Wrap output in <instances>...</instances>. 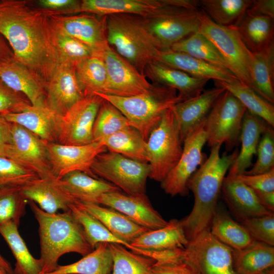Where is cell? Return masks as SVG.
Instances as JSON below:
<instances>
[{
  "label": "cell",
  "mask_w": 274,
  "mask_h": 274,
  "mask_svg": "<svg viewBox=\"0 0 274 274\" xmlns=\"http://www.w3.org/2000/svg\"><path fill=\"white\" fill-rule=\"evenodd\" d=\"M11 142V123L0 115V155L4 156L5 149Z\"/></svg>",
  "instance_id": "cell-56"
},
{
  "label": "cell",
  "mask_w": 274,
  "mask_h": 274,
  "mask_svg": "<svg viewBox=\"0 0 274 274\" xmlns=\"http://www.w3.org/2000/svg\"><path fill=\"white\" fill-rule=\"evenodd\" d=\"M235 177L254 191H274V168L260 174H242Z\"/></svg>",
  "instance_id": "cell-53"
},
{
  "label": "cell",
  "mask_w": 274,
  "mask_h": 274,
  "mask_svg": "<svg viewBox=\"0 0 274 274\" xmlns=\"http://www.w3.org/2000/svg\"><path fill=\"white\" fill-rule=\"evenodd\" d=\"M11 142L4 156L35 173L40 178H55L48 158L47 142L23 127L11 123Z\"/></svg>",
  "instance_id": "cell-14"
},
{
  "label": "cell",
  "mask_w": 274,
  "mask_h": 274,
  "mask_svg": "<svg viewBox=\"0 0 274 274\" xmlns=\"http://www.w3.org/2000/svg\"><path fill=\"white\" fill-rule=\"evenodd\" d=\"M170 49L229 71L228 64L217 48L198 31L174 44Z\"/></svg>",
  "instance_id": "cell-43"
},
{
  "label": "cell",
  "mask_w": 274,
  "mask_h": 274,
  "mask_svg": "<svg viewBox=\"0 0 274 274\" xmlns=\"http://www.w3.org/2000/svg\"><path fill=\"white\" fill-rule=\"evenodd\" d=\"M92 173L117 187L125 193H146V182L150 174L148 163L107 151L98 154L91 167Z\"/></svg>",
  "instance_id": "cell-9"
},
{
  "label": "cell",
  "mask_w": 274,
  "mask_h": 274,
  "mask_svg": "<svg viewBox=\"0 0 274 274\" xmlns=\"http://www.w3.org/2000/svg\"><path fill=\"white\" fill-rule=\"evenodd\" d=\"M99 143L109 151L148 163L146 141L138 130L131 126L102 139Z\"/></svg>",
  "instance_id": "cell-40"
},
{
  "label": "cell",
  "mask_w": 274,
  "mask_h": 274,
  "mask_svg": "<svg viewBox=\"0 0 274 274\" xmlns=\"http://www.w3.org/2000/svg\"><path fill=\"white\" fill-rule=\"evenodd\" d=\"M249 74L250 87L269 102L274 104V43L251 52Z\"/></svg>",
  "instance_id": "cell-32"
},
{
  "label": "cell",
  "mask_w": 274,
  "mask_h": 274,
  "mask_svg": "<svg viewBox=\"0 0 274 274\" xmlns=\"http://www.w3.org/2000/svg\"><path fill=\"white\" fill-rule=\"evenodd\" d=\"M47 146L52 174L55 179L74 171L82 172L97 178L91 170L92 164L98 154L107 151L104 145L97 142L84 145L47 143Z\"/></svg>",
  "instance_id": "cell-16"
},
{
  "label": "cell",
  "mask_w": 274,
  "mask_h": 274,
  "mask_svg": "<svg viewBox=\"0 0 274 274\" xmlns=\"http://www.w3.org/2000/svg\"><path fill=\"white\" fill-rule=\"evenodd\" d=\"M191 0H82V13L104 16L127 14L148 17L174 6L186 5Z\"/></svg>",
  "instance_id": "cell-20"
},
{
  "label": "cell",
  "mask_w": 274,
  "mask_h": 274,
  "mask_svg": "<svg viewBox=\"0 0 274 274\" xmlns=\"http://www.w3.org/2000/svg\"><path fill=\"white\" fill-rule=\"evenodd\" d=\"M74 203L95 217L115 236L129 244L149 230L111 208L78 201Z\"/></svg>",
  "instance_id": "cell-30"
},
{
  "label": "cell",
  "mask_w": 274,
  "mask_h": 274,
  "mask_svg": "<svg viewBox=\"0 0 274 274\" xmlns=\"http://www.w3.org/2000/svg\"><path fill=\"white\" fill-rule=\"evenodd\" d=\"M260 203L266 209L273 212L274 191H254Z\"/></svg>",
  "instance_id": "cell-57"
},
{
  "label": "cell",
  "mask_w": 274,
  "mask_h": 274,
  "mask_svg": "<svg viewBox=\"0 0 274 274\" xmlns=\"http://www.w3.org/2000/svg\"><path fill=\"white\" fill-rule=\"evenodd\" d=\"M108 44L119 55L144 75L147 65L160 51L145 28L141 17L114 14L106 16Z\"/></svg>",
  "instance_id": "cell-5"
},
{
  "label": "cell",
  "mask_w": 274,
  "mask_h": 274,
  "mask_svg": "<svg viewBox=\"0 0 274 274\" xmlns=\"http://www.w3.org/2000/svg\"><path fill=\"white\" fill-rule=\"evenodd\" d=\"M216 87L223 88L231 93L253 114L274 127V106L251 88L239 80L233 82L214 81Z\"/></svg>",
  "instance_id": "cell-39"
},
{
  "label": "cell",
  "mask_w": 274,
  "mask_h": 274,
  "mask_svg": "<svg viewBox=\"0 0 274 274\" xmlns=\"http://www.w3.org/2000/svg\"><path fill=\"white\" fill-rule=\"evenodd\" d=\"M108 244L99 243L79 261L65 265L58 264L52 271L44 274H111L113 260Z\"/></svg>",
  "instance_id": "cell-37"
},
{
  "label": "cell",
  "mask_w": 274,
  "mask_h": 274,
  "mask_svg": "<svg viewBox=\"0 0 274 274\" xmlns=\"http://www.w3.org/2000/svg\"><path fill=\"white\" fill-rule=\"evenodd\" d=\"M102 101L96 94L86 95L63 115H58L56 143L84 145L92 143L93 124Z\"/></svg>",
  "instance_id": "cell-11"
},
{
  "label": "cell",
  "mask_w": 274,
  "mask_h": 274,
  "mask_svg": "<svg viewBox=\"0 0 274 274\" xmlns=\"http://www.w3.org/2000/svg\"><path fill=\"white\" fill-rule=\"evenodd\" d=\"M49 17L66 33L86 46L93 56L102 58L109 46L107 37L106 16L84 14Z\"/></svg>",
  "instance_id": "cell-18"
},
{
  "label": "cell",
  "mask_w": 274,
  "mask_h": 274,
  "mask_svg": "<svg viewBox=\"0 0 274 274\" xmlns=\"http://www.w3.org/2000/svg\"><path fill=\"white\" fill-rule=\"evenodd\" d=\"M0 34L14 59L45 86L60 63L49 38L47 16L30 1L0 0Z\"/></svg>",
  "instance_id": "cell-1"
},
{
  "label": "cell",
  "mask_w": 274,
  "mask_h": 274,
  "mask_svg": "<svg viewBox=\"0 0 274 274\" xmlns=\"http://www.w3.org/2000/svg\"><path fill=\"white\" fill-rule=\"evenodd\" d=\"M18 226L10 222L0 226V234L9 246L15 259L14 274H42V262L33 257L21 237Z\"/></svg>",
  "instance_id": "cell-36"
},
{
  "label": "cell",
  "mask_w": 274,
  "mask_h": 274,
  "mask_svg": "<svg viewBox=\"0 0 274 274\" xmlns=\"http://www.w3.org/2000/svg\"><path fill=\"white\" fill-rule=\"evenodd\" d=\"M28 203L39 224L42 274L54 270L60 257L66 253L74 252L84 256L94 250L70 210L51 214L32 201L28 200Z\"/></svg>",
  "instance_id": "cell-3"
},
{
  "label": "cell",
  "mask_w": 274,
  "mask_h": 274,
  "mask_svg": "<svg viewBox=\"0 0 274 274\" xmlns=\"http://www.w3.org/2000/svg\"><path fill=\"white\" fill-rule=\"evenodd\" d=\"M225 91L216 87L199 95L182 101L172 109L183 143L188 133L208 116L218 97Z\"/></svg>",
  "instance_id": "cell-21"
},
{
  "label": "cell",
  "mask_w": 274,
  "mask_h": 274,
  "mask_svg": "<svg viewBox=\"0 0 274 274\" xmlns=\"http://www.w3.org/2000/svg\"><path fill=\"white\" fill-rule=\"evenodd\" d=\"M0 274H9V273L0 265Z\"/></svg>",
  "instance_id": "cell-61"
},
{
  "label": "cell",
  "mask_w": 274,
  "mask_h": 274,
  "mask_svg": "<svg viewBox=\"0 0 274 274\" xmlns=\"http://www.w3.org/2000/svg\"><path fill=\"white\" fill-rule=\"evenodd\" d=\"M102 59L108 76L106 94L131 96L147 92L152 88L153 83H150L145 75L110 46Z\"/></svg>",
  "instance_id": "cell-15"
},
{
  "label": "cell",
  "mask_w": 274,
  "mask_h": 274,
  "mask_svg": "<svg viewBox=\"0 0 274 274\" xmlns=\"http://www.w3.org/2000/svg\"><path fill=\"white\" fill-rule=\"evenodd\" d=\"M97 204L122 213L132 221L149 230L166 226L168 222L154 209L146 193L128 194L121 191L102 194Z\"/></svg>",
  "instance_id": "cell-19"
},
{
  "label": "cell",
  "mask_w": 274,
  "mask_h": 274,
  "mask_svg": "<svg viewBox=\"0 0 274 274\" xmlns=\"http://www.w3.org/2000/svg\"><path fill=\"white\" fill-rule=\"evenodd\" d=\"M198 31L217 48L238 79L250 87L249 66L251 52L233 26H223L214 22L202 10L199 11Z\"/></svg>",
  "instance_id": "cell-10"
},
{
  "label": "cell",
  "mask_w": 274,
  "mask_h": 274,
  "mask_svg": "<svg viewBox=\"0 0 274 274\" xmlns=\"http://www.w3.org/2000/svg\"><path fill=\"white\" fill-rule=\"evenodd\" d=\"M152 271L154 274H198L194 267L185 259L172 263H155Z\"/></svg>",
  "instance_id": "cell-54"
},
{
  "label": "cell",
  "mask_w": 274,
  "mask_h": 274,
  "mask_svg": "<svg viewBox=\"0 0 274 274\" xmlns=\"http://www.w3.org/2000/svg\"><path fill=\"white\" fill-rule=\"evenodd\" d=\"M257 159L244 174L253 175L266 173L274 168V132L268 125L262 133L257 148Z\"/></svg>",
  "instance_id": "cell-49"
},
{
  "label": "cell",
  "mask_w": 274,
  "mask_h": 274,
  "mask_svg": "<svg viewBox=\"0 0 274 274\" xmlns=\"http://www.w3.org/2000/svg\"><path fill=\"white\" fill-rule=\"evenodd\" d=\"M129 127L130 124L123 114L112 104L103 99L93 124V142H99Z\"/></svg>",
  "instance_id": "cell-46"
},
{
  "label": "cell",
  "mask_w": 274,
  "mask_h": 274,
  "mask_svg": "<svg viewBox=\"0 0 274 274\" xmlns=\"http://www.w3.org/2000/svg\"><path fill=\"white\" fill-rule=\"evenodd\" d=\"M248 13L265 16L274 19L273 0H252V2L246 11Z\"/></svg>",
  "instance_id": "cell-55"
},
{
  "label": "cell",
  "mask_w": 274,
  "mask_h": 274,
  "mask_svg": "<svg viewBox=\"0 0 274 274\" xmlns=\"http://www.w3.org/2000/svg\"><path fill=\"white\" fill-rule=\"evenodd\" d=\"M268 125L262 119L246 111L244 116L241 134V149L230 167L228 176L244 174L252 166L262 133Z\"/></svg>",
  "instance_id": "cell-27"
},
{
  "label": "cell",
  "mask_w": 274,
  "mask_h": 274,
  "mask_svg": "<svg viewBox=\"0 0 274 274\" xmlns=\"http://www.w3.org/2000/svg\"><path fill=\"white\" fill-rule=\"evenodd\" d=\"M241 224L254 241L273 247V213L268 215L243 220Z\"/></svg>",
  "instance_id": "cell-50"
},
{
  "label": "cell",
  "mask_w": 274,
  "mask_h": 274,
  "mask_svg": "<svg viewBox=\"0 0 274 274\" xmlns=\"http://www.w3.org/2000/svg\"><path fill=\"white\" fill-rule=\"evenodd\" d=\"M221 146L211 148L208 158L187 182V188L194 195V204L189 215L180 222L189 241L209 227L226 173L238 154L236 149L231 154L225 153L221 156Z\"/></svg>",
  "instance_id": "cell-2"
},
{
  "label": "cell",
  "mask_w": 274,
  "mask_h": 274,
  "mask_svg": "<svg viewBox=\"0 0 274 274\" xmlns=\"http://www.w3.org/2000/svg\"><path fill=\"white\" fill-rule=\"evenodd\" d=\"M27 203L20 186L0 187V226L10 222L19 225Z\"/></svg>",
  "instance_id": "cell-47"
},
{
  "label": "cell",
  "mask_w": 274,
  "mask_h": 274,
  "mask_svg": "<svg viewBox=\"0 0 274 274\" xmlns=\"http://www.w3.org/2000/svg\"><path fill=\"white\" fill-rule=\"evenodd\" d=\"M221 193L228 206L241 220L273 213L260 203L252 189L235 177H225Z\"/></svg>",
  "instance_id": "cell-25"
},
{
  "label": "cell",
  "mask_w": 274,
  "mask_h": 274,
  "mask_svg": "<svg viewBox=\"0 0 274 274\" xmlns=\"http://www.w3.org/2000/svg\"><path fill=\"white\" fill-rule=\"evenodd\" d=\"M185 259L198 274H238L233 261V249L217 240L209 227L189 242Z\"/></svg>",
  "instance_id": "cell-12"
},
{
  "label": "cell",
  "mask_w": 274,
  "mask_h": 274,
  "mask_svg": "<svg viewBox=\"0 0 274 274\" xmlns=\"http://www.w3.org/2000/svg\"><path fill=\"white\" fill-rule=\"evenodd\" d=\"M198 1L170 7L148 17H142L143 25L160 50L169 49L176 43L198 31Z\"/></svg>",
  "instance_id": "cell-6"
},
{
  "label": "cell",
  "mask_w": 274,
  "mask_h": 274,
  "mask_svg": "<svg viewBox=\"0 0 274 274\" xmlns=\"http://www.w3.org/2000/svg\"><path fill=\"white\" fill-rule=\"evenodd\" d=\"M0 265L9 274H14L11 264L0 254Z\"/></svg>",
  "instance_id": "cell-59"
},
{
  "label": "cell",
  "mask_w": 274,
  "mask_h": 274,
  "mask_svg": "<svg viewBox=\"0 0 274 274\" xmlns=\"http://www.w3.org/2000/svg\"><path fill=\"white\" fill-rule=\"evenodd\" d=\"M232 26L251 52L260 51L274 43L273 19L270 17L246 12Z\"/></svg>",
  "instance_id": "cell-33"
},
{
  "label": "cell",
  "mask_w": 274,
  "mask_h": 274,
  "mask_svg": "<svg viewBox=\"0 0 274 274\" xmlns=\"http://www.w3.org/2000/svg\"><path fill=\"white\" fill-rule=\"evenodd\" d=\"M108 245L113 260L111 274H154L152 267L156 261L153 259L129 251L120 244Z\"/></svg>",
  "instance_id": "cell-44"
},
{
  "label": "cell",
  "mask_w": 274,
  "mask_h": 274,
  "mask_svg": "<svg viewBox=\"0 0 274 274\" xmlns=\"http://www.w3.org/2000/svg\"><path fill=\"white\" fill-rule=\"evenodd\" d=\"M144 75L153 83L165 85L179 91L183 101L199 95L209 81L193 77L179 70L158 61H153L146 67Z\"/></svg>",
  "instance_id": "cell-22"
},
{
  "label": "cell",
  "mask_w": 274,
  "mask_h": 274,
  "mask_svg": "<svg viewBox=\"0 0 274 274\" xmlns=\"http://www.w3.org/2000/svg\"><path fill=\"white\" fill-rule=\"evenodd\" d=\"M30 105L23 94L12 89L0 78V115L21 112Z\"/></svg>",
  "instance_id": "cell-51"
},
{
  "label": "cell",
  "mask_w": 274,
  "mask_h": 274,
  "mask_svg": "<svg viewBox=\"0 0 274 274\" xmlns=\"http://www.w3.org/2000/svg\"><path fill=\"white\" fill-rule=\"evenodd\" d=\"M45 106L59 116L85 96L76 76L75 66L61 62L45 84Z\"/></svg>",
  "instance_id": "cell-17"
},
{
  "label": "cell",
  "mask_w": 274,
  "mask_h": 274,
  "mask_svg": "<svg viewBox=\"0 0 274 274\" xmlns=\"http://www.w3.org/2000/svg\"><path fill=\"white\" fill-rule=\"evenodd\" d=\"M70 210L82 226L87 239L93 249L98 244L107 243L120 244L131 251L135 250L134 247L115 236L95 217L75 203L70 205Z\"/></svg>",
  "instance_id": "cell-45"
},
{
  "label": "cell",
  "mask_w": 274,
  "mask_h": 274,
  "mask_svg": "<svg viewBox=\"0 0 274 274\" xmlns=\"http://www.w3.org/2000/svg\"><path fill=\"white\" fill-rule=\"evenodd\" d=\"M47 17L49 38L60 63L65 62L75 66L83 59L93 56L86 46L66 33L51 17Z\"/></svg>",
  "instance_id": "cell-38"
},
{
  "label": "cell",
  "mask_w": 274,
  "mask_h": 274,
  "mask_svg": "<svg viewBox=\"0 0 274 274\" xmlns=\"http://www.w3.org/2000/svg\"><path fill=\"white\" fill-rule=\"evenodd\" d=\"M211 233L221 243L233 250L243 249L254 240L246 229L217 207L209 226Z\"/></svg>",
  "instance_id": "cell-35"
},
{
  "label": "cell",
  "mask_w": 274,
  "mask_h": 274,
  "mask_svg": "<svg viewBox=\"0 0 274 274\" xmlns=\"http://www.w3.org/2000/svg\"><path fill=\"white\" fill-rule=\"evenodd\" d=\"M77 79L85 95L105 94L107 86V72L102 58L91 56L75 65Z\"/></svg>",
  "instance_id": "cell-41"
},
{
  "label": "cell",
  "mask_w": 274,
  "mask_h": 274,
  "mask_svg": "<svg viewBox=\"0 0 274 274\" xmlns=\"http://www.w3.org/2000/svg\"><path fill=\"white\" fill-rule=\"evenodd\" d=\"M153 83L149 91L134 96L96 94L117 108L128 120L130 126L138 130L146 141L165 112L183 101L176 89Z\"/></svg>",
  "instance_id": "cell-4"
},
{
  "label": "cell",
  "mask_w": 274,
  "mask_h": 274,
  "mask_svg": "<svg viewBox=\"0 0 274 274\" xmlns=\"http://www.w3.org/2000/svg\"><path fill=\"white\" fill-rule=\"evenodd\" d=\"M38 178L33 172L6 156L0 155V187H21Z\"/></svg>",
  "instance_id": "cell-48"
},
{
  "label": "cell",
  "mask_w": 274,
  "mask_h": 274,
  "mask_svg": "<svg viewBox=\"0 0 274 274\" xmlns=\"http://www.w3.org/2000/svg\"><path fill=\"white\" fill-rule=\"evenodd\" d=\"M155 60L197 78L229 83L239 80L229 71L170 49L159 51Z\"/></svg>",
  "instance_id": "cell-23"
},
{
  "label": "cell",
  "mask_w": 274,
  "mask_h": 274,
  "mask_svg": "<svg viewBox=\"0 0 274 274\" xmlns=\"http://www.w3.org/2000/svg\"><path fill=\"white\" fill-rule=\"evenodd\" d=\"M0 78L12 89L23 94L31 105L45 106L44 85L14 57L0 65Z\"/></svg>",
  "instance_id": "cell-26"
},
{
  "label": "cell",
  "mask_w": 274,
  "mask_h": 274,
  "mask_svg": "<svg viewBox=\"0 0 274 274\" xmlns=\"http://www.w3.org/2000/svg\"><path fill=\"white\" fill-rule=\"evenodd\" d=\"M2 116L8 122L23 127L47 143H57L58 115L45 106L30 105L21 112Z\"/></svg>",
  "instance_id": "cell-29"
},
{
  "label": "cell",
  "mask_w": 274,
  "mask_h": 274,
  "mask_svg": "<svg viewBox=\"0 0 274 274\" xmlns=\"http://www.w3.org/2000/svg\"><path fill=\"white\" fill-rule=\"evenodd\" d=\"M56 185L76 201L97 203L100 196L106 193L121 191L104 180L93 178L80 171L69 173L58 179Z\"/></svg>",
  "instance_id": "cell-24"
},
{
  "label": "cell",
  "mask_w": 274,
  "mask_h": 274,
  "mask_svg": "<svg viewBox=\"0 0 274 274\" xmlns=\"http://www.w3.org/2000/svg\"><path fill=\"white\" fill-rule=\"evenodd\" d=\"M54 179L38 178L20 187L21 192L26 199L32 201L47 213L67 212L76 201L56 185Z\"/></svg>",
  "instance_id": "cell-28"
},
{
  "label": "cell",
  "mask_w": 274,
  "mask_h": 274,
  "mask_svg": "<svg viewBox=\"0 0 274 274\" xmlns=\"http://www.w3.org/2000/svg\"><path fill=\"white\" fill-rule=\"evenodd\" d=\"M36 3L38 8L48 16H69L82 13L81 1L39 0Z\"/></svg>",
  "instance_id": "cell-52"
},
{
  "label": "cell",
  "mask_w": 274,
  "mask_h": 274,
  "mask_svg": "<svg viewBox=\"0 0 274 274\" xmlns=\"http://www.w3.org/2000/svg\"><path fill=\"white\" fill-rule=\"evenodd\" d=\"M189 242L180 221L172 219L164 227L143 233L130 245L142 250L163 251L185 249Z\"/></svg>",
  "instance_id": "cell-31"
},
{
  "label": "cell",
  "mask_w": 274,
  "mask_h": 274,
  "mask_svg": "<svg viewBox=\"0 0 274 274\" xmlns=\"http://www.w3.org/2000/svg\"><path fill=\"white\" fill-rule=\"evenodd\" d=\"M252 2V0H200L198 7L215 23L230 26L245 14Z\"/></svg>",
  "instance_id": "cell-42"
},
{
  "label": "cell",
  "mask_w": 274,
  "mask_h": 274,
  "mask_svg": "<svg viewBox=\"0 0 274 274\" xmlns=\"http://www.w3.org/2000/svg\"><path fill=\"white\" fill-rule=\"evenodd\" d=\"M273 273H274V272H273V268H270V269L267 270V271H265L262 274H273Z\"/></svg>",
  "instance_id": "cell-60"
},
{
  "label": "cell",
  "mask_w": 274,
  "mask_h": 274,
  "mask_svg": "<svg viewBox=\"0 0 274 274\" xmlns=\"http://www.w3.org/2000/svg\"><path fill=\"white\" fill-rule=\"evenodd\" d=\"M246 107L225 90L217 99L205 120L207 142L211 148L223 144L230 151L240 142Z\"/></svg>",
  "instance_id": "cell-8"
},
{
  "label": "cell",
  "mask_w": 274,
  "mask_h": 274,
  "mask_svg": "<svg viewBox=\"0 0 274 274\" xmlns=\"http://www.w3.org/2000/svg\"><path fill=\"white\" fill-rule=\"evenodd\" d=\"M206 118L186 136L178 163L161 182V187L166 194L172 196L188 194L187 182L198 166L204 161L202 150L207 142Z\"/></svg>",
  "instance_id": "cell-13"
},
{
  "label": "cell",
  "mask_w": 274,
  "mask_h": 274,
  "mask_svg": "<svg viewBox=\"0 0 274 274\" xmlns=\"http://www.w3.org/2000/svg\"><path fill=\"white\" fill-rule=\"evenodd\" d=\"M232 256L238 274H262L274 266V247L255 241L243 249L233 250Z\"/></svg>",
  "instance_id": "cell-34"
},
{
  "label": "cell",
  "mask_w": 274,
  "mask_h": 274,
  "mask_svg": "<svg viewBox=\"0 0 274 274\" xmlns=\"http://www.w3.org/2000/svg\"><path fill=\"white\" fill-rule=\"evenodd\" d=\"M179 127L171 109L165 112L146 141L149 178L162 182L178 163L183 151Z\"/></svg>",
  "instance_id": "cell-7"
},
{
  "label": "cell",
  "mask_w": 274,
  "mask_h": 274,
  "mask_svg": "<svg viewBox=\"0 0 274 274\" xmlns=\"http://www.w3.org/2000/svg\"><path fill=\"white\" fill-rule=\"evenodd\" d=\"M13 57L14 55L11 47L0 34V65Z\"/></svg>",
  "instance_id": "cell-58"
}]
</instances>
